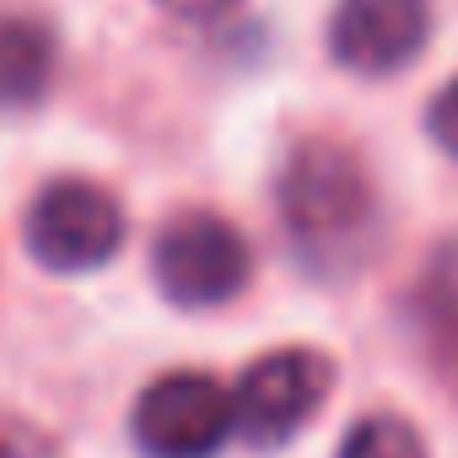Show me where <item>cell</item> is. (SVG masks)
Returning <instances> with one entry per match:
<instances>
[{"label": "cell", "mask_w": 458, "mask_h": 458, "mask_svg": "<svg viewBox=\"0 0 458 458\" xmlns=\"http://www.w3.org/2000/svg\"><path fill=\"white\" fill-rule=\"evenodd\" d=\"M135 442L146 458H216L233 437V394L210 372H167L135 399Z\"/></svg>", "instance_id": "4"}, {"label": "cell", "mask_w": 458, "mask_h": 458, "mask_svg": "<svg viewBox=\"0 0 458 458\" xmlns=\"http://www.w3.org/2000/svg\"><path fill=\"white\" fill-rule=\"evenodd\" d=\"M426 0H340L329 17V55L356 76H394L426 49Z\"/></svg>", "instance_id": "6"}, {"label": "cell", "mask_w": 458, "mask_h": 458, "mask_svg": "<svg viewBox=\"0 0 458 458\" xmlns=\"http://www.w3.org/2000/svg\"><path fill=\"white\" fill-rule=\"evenodd\" d=\"M28 254L55 276H92L124 243V210L87 178H55L28 205Z\"/></svg>", "instance_id": "2"}, {"label": "cell", "mask_w": 458, "mask_h": 458, "mask_svg": "<svg viewBox=\"0 0 458 458\" xmlns=\"http://www.w3.org/2000/svg\"><path fill=\"white\" fill-rule=\"evenodd\" d=\"M329 377H335V367L318 351H302V345L259 356L243 372V383L233 388V426H238V437L254 442V447L292 442L318 415V404L329 394Z\"/></svg>", "instance_id": "5"}, {"label": "cell", "mask_w": 458, "mask_h": 458, "mask_svg": "<svg viewBox=\"0 0 458 458\" xmlns=\"http://www.w3.org/2000/svg\"><path fill=\"white\" fill-rule=\"evenodd\" d=\"M426 130H431V140H437L447 157H458V76L431 98V108H426Z\"/></svg>", "instance_id": "10"}, {"label": "cell", "mask_w": 458, "mask_h": 458, "mask_svg": "<svg viewBox=\"0 0 458 458\" xmlns=\"http://www.w3.org/2000/svg\"><path fill=\"white\" fill-rule=\"evenodd\" d=\"M60 65V38L49 22L6 17L0 22V108H28L49 92Z\"/></svg>", "instance_id": "7"}, {"label": "cell", "mask_w": 458, "mask_h": 458, "mask_svg": "<svg viewBox=\"0 0 458 458\" xmlns=\"http://www.w3.org/2000/svg\"><path fill=\"white\" fill-rule=\"evenodd\" d=\"M151 276L178 308H221L249 281V243L216 210H183L162 226L151 249Z\"/></svg>", "instance_id": "3"}, {"label": "cell", "mask_w": 458, "mask_h": 458, "mask_svg": "<svg viewBox=\"0 0 458 458\" xmlns=\"http://www.w3.org/2000/svg\"><path fill=\"white\" fill-rule=\"evenodd\" d=\"M0 458H65V453L38 420L0 410Z\"/></svg>", "instance_id": "9"}, {"label": "cell", "mask_w": 458, "mask_h": 458, "mask_svg": "<svg viewBox=\"0 0 458 458\" xmlns=\"http://www.w3.org/2000/svg\"><path fill=\"white\" fill-rule=\"evenodd\" d=\"M281 226L308 270H345L372 238V178L340 140H302L281 173Z\"/></svg>", "instance_id": "1"}, {"label": "cell", "mask_w": 458, "mask_h": 458, "mask_svg": "<svg viewBox=\"0 0 458 458\" xmlns=\"http://www.w3.org/2000/svg\"><path fill=\"white\" fill-rule=\"evenodd\" d=\"M162 12H173L178 22H216V17H226L238 6V0H157Z\"/></svg>", "instance_id": "11"}, {"label": "cell", "mask_w": 458, "mask_h": 458, "mask_svg": "<svg viewBox=\"0 0 458 458\" xmlns=\"http://www.w3.org/2000/svg\"><path fill=\"white\" fill-rule=\"evenodd\" d=\"M340 458H426V442L410 420L399 415H372L356 420L340 442Z\"/></svg>", "instance_id": "8"}]
</instances>
